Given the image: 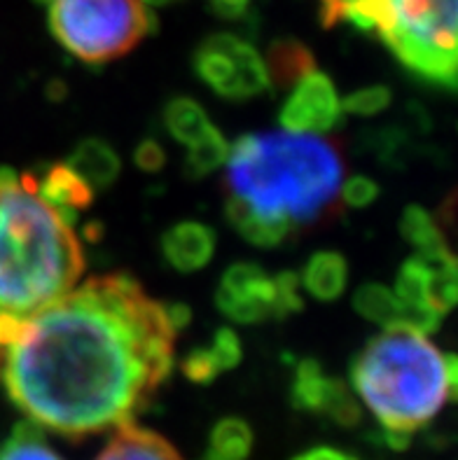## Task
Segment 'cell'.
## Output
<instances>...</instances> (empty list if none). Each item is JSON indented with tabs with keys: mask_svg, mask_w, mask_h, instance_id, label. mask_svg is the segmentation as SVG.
<instances>
[{
	"mask_svg": "<svg viewBox=\"0 0 458 460\" xmlns=\"http://www.w3.org/2000/svg\"><path fill=\"white\" fill-rule=\"evenodd\" d=\"M175 334L134 276H94L19 318L0 346V385L33 426L89 438L152 402L174 367Z\"/></svg>",
	"mask_w": 458,
	"mask_h": 460,
	"instance_id": "6da1fadb",
	"label": "cell"
},
{
	"mask_svg": "<svg viewBox=\"0 0 458 460\" xmlns=\"http://www.w3.org/2000/svg\"><path fill=\"white\" fill-rule=\"evenodd\" d=\"M344 150L295 131L246 134L225 162L227 220L257 248H276L342 213Z\"/></svg>",
	"mask_w": 458,
	"mask_h": 460,
	"instance_id": "7a4b0ae2",
	"label": "cell"
},
{
	"mask_svg": "<svg viewBox=\"0 0 458 460\" xmlns=\"http://www.w3.org/2000/svg\"><path fill=\"white\" fill-rule=\"evenodd\" d=\"M85 251L33 173L0 166V314L31 315L77 286Z\"/></svg>",
	"mask_w": 458,
	"mask_h": 460,
	"instance_id": "3957f363",
	"label": "cell"
},
{
	"mask_svg": "<svg viewBox=\"0 0 458 460\" xmlns=\"http://www.w3.org/2000/svg\"><path fill=\"white\" fill-rule=\"evenodd\" d=\"M351 381L391 447L402 449L456 397V358L445 356L428 334L386 327L358 353Z\"/></svg>",
	"mask_w": 458,
	"mask_h": 460,
	"instance_id": "277c9868",
	"label": "cell"
},
{
	"mask_svg": "<svg viewBox=\"0 0 458 460\" xmlns=\"http://www.w3.org/2000/svg\"><path fill=\"white\" fill-rule=\"evenodd\" d=\"M372 31L414 77L456 89V0H379Z\"/></svg>",
	"mask_w": 458,
	"mask_h": 460,
	"instance_id": "5b68a950",
	"label": "cell"
},
{
	"mask_svg": "<svg viewBox=\"0 0 458 460\" xmlns=\"http://www.w3.org/2000/svg\"><path fill=\"white\" fill-rule=\"evenodd\" d=\"M155 17L140 0H52L54 38L85 64L127 57L150 31Z\"/></svg>",
	"mask_w": 458,
	"mask_h": 460,
	"instance_id": "8992f818",
	"label": "cell"
},
{
	"mask_svg": "<svg viewBox=\"0 0 458 460\" xmlns=\"http://www.w3.org/2000/svg\"><path fill=\"white\" fill-rule=\"evenodd\" d=\"M215 306L229 321L241 325L288 318L302 311L300 279L292 271L272 276L260 264H234L222 274L215 290Z\"/></svg>",
	"mask_w": 458,
	"mask_h": 460,
	"instance_id": "52a82bcc",
	"label": "cell"
},
{
	"mask_svg": "<svg viewBox=\"0 0 458 460\" xmlns=\"http://www.w3.org/2000/svg\"><path fill=\"white\" fill-rule=\"evenodd\" d=\"M194 70L218 96L248 101L269 89L265 58L250 42L232 33H215L194 52Z\"/></svg>",
	"mask_w": 458,
	"mask_h": 460,
	"instance_id": "ba28073f",
	"label": "cell"
},
{
	"mask_svg": "<svg viewBox=\"0 0 458 460\" xmlns=\"http://www.w3.org/2000/svg\"><path fill=\"white\" fill-rule=\"evenodd\" d=\"M342 101L335 82L319 68L304 75L281 108V124L295 134H328L342 124Z\"/></svg>",
	"mask_w": 458,
	"mask_h": 460,
	"instance_id": "9c48e42d",
	"label": "cell"
},
{
	"mask_svg": "<svg viewBox=\"0 0 458 460\" xmlns=\"http://www.w3.org/2000/svg\"><path fill=\"white\" fill-rule=\"evenodd\" d=\"M291 402L295 409L328 416L339 426H355L360 420V404L346 384L337 376H328L319 362L307 358L297 365L291 385Z\"/></svg>",
	"mask_w": 458,
	"mask_h": 460,
	"instance_id": "30bf717a",
	"label": "cell"
},
{
	"mask_svg": "<svg viewBox=\"0 0 458 460\" xmlns=\"http://www.w3.org/2000/svg\"><path fill=\"white\" fill-rule=\"evenodd\" d=\"M215 232L197 220H185L166 229L162 236V255L168 267L180 274L199 271L211 262L215 252Z\"/></svg>",
	"mask_w": 458,
	"mask_h": 460,
	"instance_id": "8fae6325",
	"label": "cell"
},
{
	"mask_svg": "<svg viewBox=\"0 0 458 460\" xmlns=\"http://www.w3.org/2000/svg\"><path fill=\"white\" fill-rule=\"evenodd\" d=\"M38 182V192L47 204L57 208L73 225L77 213L87 210L94 201V190L82 181V175L73 171L66 162H54L45 166Z\"/></svg>",
	"mask_w": 458,
	"mask_h": 460,
	"instance_id": "7c38bea8",
	"label": "cell"
},
{
	"mask_svg": "<svg viewBox=\"0 0 458 460\" xmlns=\"http://www.w3.org/2000/svg\"><path fill=\"white\" fill-rule=\"evenodd\" d=\"M96 460H183L164 435L127 420L117 426Z\"/></svg>",
	"mask_w": 458,
	"mask_h": 460,
	"instance_id": "4fadbf2b",
	"label": "cell"
},
{
	"mask_svg": "<svg viewBox=\"0 0 458 460\" xmlns=\"http://www.w3.org/2000/svg\"><path fill=\"white\" fill-rule=\"evenodd\" d=\"M400 234L407 243L417 251V257L428 262H442V260H456L447 234L437 227L436 217L421 206H409L400 217Z\"/></svg>",
	"mask_w": 458,
	"mask_h": 460,
	"instance_id": "5bb4252c",
	"label": "cell"
},
{
	"mask_svg": "<svg viewBox=\"0 0 458 460\" xmlns=\"http://www.w3.org/2000/svg\"><path fill=\"white\" fill-rule=\"evenodd\" d=\"M265 68L269 75V87L288 89L295 87L297 82L313 73L319 66H316L313 52L304 42L295 38H283V40L272 42L265 58Z\"/></svg>",
	"mask_w": 458,
	"mask_h": 460,
	"instance_id": "9a60e30c",
	"label": "cell"
},
{
	"mask_svg": "<svg viewBox=\"0 0 458 460\" xmlns=\"http://www.w3.org/2000/svg\"><path fill=\"white\" fill-rule=\"evenodd\" d=\"M304 290L319 302H335L344 295L348 283L346 257L337 251H320L309 257L304 264L302 280Z\"/></svg>",
	"mask_w": 458,
	"mask_h": 460,
	"instance_id": "2e32d148",
	"label": "cell"
},
{
	"mask_svg": "<svg viewBox=\"0 0 458 460\" xmlns=\"http://www.w3.org/2000/svg\"><path fill=\"white\" fill-rule=\"evenodd\" d=\"M66 164L77 171L82 181L92 190H108L122 171V162L117 157V152L101 138L82 140Z\"/></svg>",
	"mask_w": 458,
	"mask_h": 460,
	"instance_id": "e0dca14e",
	"label": "cell"
},
{
	"mask_svg": "<svg viewBox=\"0 0 458 460\" xmlns=\"http://www.w3.org/2000/svg\"><path fill=\"white\" fill-rule=\"evenodd\" d=\"M164 127L178 143L192 146L213 124H211L209 115H206V111L197 101L187 99V96H178V99L168 101L166 108H164Z\"/></svg>",
	"mask_w": 458,
	"mask_h": 460,
	"instance_id": "ac0fdd59",
	"label": "cell"
},
{
	"mask_svg": "<svg viewBox=\"0 0 458 460\" xmlns=\"http://www.w3.org/2000/svg\"><path fill=\"white\" fill-rule=\"evenodd\" d=\"M253 451V430L244 419L229 416L211 430L206 460H246Z\"/></svg>",
	"mask_w": 458,
	"mask_h": 460,
	"instance_id": "d6986e66",
	"label": "cell"
},
{
	"mask_svg": "<svg viewBox=\"0 0 458 460\" xmlns=\"http://www.w3.org/2000/svg\"><path fill=\"white\" fill-rule=\"evenodd\" d=\"M354 309L358 311L365 321L377 323L383 327L400 325V299L395 297V292L389 290L382 283H367L358 288L354 295Z\"/></svg>",
	"mask_w": 458,
	"mask_h": 460,
	"instance_id": "ffe728a7",
	"label": "cell"
},
{
	"mask_svg": "<svg viewBox=\"0 0 458 460\" xmlns=\"http://www.w3.org/2000/svg\"><path fill=\"white\" fill-rule=\"evenodd\" d=\"M227 155H229V143L222 136L220 128L211 127L197 143L187 146L185 171L190 178H203V175L213 173L215 169L225 166Z\"/></svg>",
	"mask_w": 458,
	"mask_h": 460,
	"instance_id": "44dd1931",
	"label": "cell"
},
{
	"mask_svg": "<svg viewBox=\"0 0 458 460\" xmlns=\"http://www.w3.org/2000/svg\"><path fill=\"white\" fill-rule=\"evenodd\" d=\"M0 460H64L45 442L40 428L31 420L19 423L0 447Z\"/></svg>",
	"mask_w": 458,
	"mask_h": 460,
	"instance_id": "7402d4cb",
	"label": "cell"
},
{
	"mask_svg": "<svg viewBox=\"0 0 458 460\" xmlns=\"http://www.w3.org/2000/svg\"><path fill=\"white\" fill-rule=\"evenodd\" d=\"M379 0H319L320 23L337 26L339 22L354 23L360 31H372Z\"/></svg>",
	"mask_w": 458,
	"mask_h": 460,
	"instance_id": "603a6c76",
	"label": "cell"
},
{
	"mask_svg": "<svg viewBox=\"0 0 458 460\" xmlns=\"http://www.w3.org/2000/svg\"><path fill=\"white\" fill-rule=\"evenodd\" d=\"M391 101H393V93L386 84H372V87L348 93L342 101V111L355 117H372L386 111Z\"/></svg>",
	"mask_w": 458,
	"mask_h": 460,
	"instance_id": "cb8c5ba5",
	"label": "cell"
},
{
	"mask_svg": "<svg viewBox=\"0 0 458 460\" xmlns=\"http://www.w3.org/2000/svg\"><path fill=\"white\" fill-rule=\"evenodd\" d=\"M206 346H209L213 360L218 362L220 372H229V369L237 367L238 362H241V356H244L241 339L229 327H220Z\"/></svg>",
	"mask_w": 458,
	"mask_h": 460,
	"instance_id": "d4e9b609",
	"label": "cell"
},
{
	"mask_svg": "<svg viewBox=\"0 0 458 460\" xmlns=\"http://www.w3.org/2000/svg\"><path fill=\"white\" fill-rule=\"evenodd\" d=\"M180 369L185 374L187 379L192 384H211L220 376V367H218V362L213 360L211 356L209 346H199V349H192L183 362H180Z\"/></svg>",
	"mask_w": 458,
	"mask_h": 460,
	"instance_id": "484cf974",
	"label": "cell"
},
{
	"mask_svg": "<svg viewBox=\"0 0 458 460\" xmlns=\"http://www.w3.org/2000/svg\"><path fill=\"white\" fill-rule=\"evenodd\" d=\"M377 197L379 185L367 175H354V178L344 181L342 192H339L342 206H348V208H367L377 201Z\"/></svg>",
	"mask_w": 458,
	"mask_h": 460,
	"instance_id": "4316f807",
	"label": "cell"
},
{
	"mask_svg": "<svg viewBox=\"0 0 458 460\" xmlns=\"http://www.w3.org/2000/svg\"><path fill=\"white\" fill-rule=\"evenodd\" d=\"M134 164L140 171H146V173H157L166 164V152H164V147L155 138L140 140L134 150Z\"/></svg>",
	"mask_w": 458,
	"mask_h": 460,
	"instance_id": "83f0119b",
	"label": "cell"
},
{
	"mask_svg": "<svg viewBox=\"0 0 458 460\" xmlns=\"http://www.w3.org/2000/svg\"><path fill=\"white\" fill-rule=\"evenodd\" d=\"M250 3L253 0H209V7L222 19H238L248 12Z\"/></svg>",
	"mask_w": 458,
	"mask_h": 460,
	"instance_id": "f1b7e54d",
	"label": "cell"
},
{
	"mask_svg": "<svg viewBox=\"0 0 458 460\" xmlns=\"http://www.w3.org/2000/svg\"><path fill=\"white\" fill-rule=\"evenodd\" d=\"M292 460H360V458L342 454V451H337V449H330V447H319V449H311L307 451V454L295 456Z\"/></svg>",
	"mask_w": 458,
	"mask_h": 460,
	"instance_id": "f546056e",
	"label": "cell"
},
{
	"mask_svg": "<svg viewBox=\"0 0 458 460\" xmlns=\"http://www.w3.org/2000/svg\"><path fill=\"white\" fill-rule=\"evenodd\" d=\"M166 315H168V323H171V327H174L175 332H180L183 327H187V323H190L192 318L190 309H187L185 304H171V306H166Z\"/></svg>",
	"mask_w": 458,
	"mask_h": 460,
	"instance_id": "4dcf8cb0",
	"label": "cell"
},
{
	"mask_svg": "<svg viewBox=\"0 0 458 460\" xmlns=\"http://www.w3.org/2000/svg\"><path fill=\"white\" fill-rule=\"evenodd\" d=\"M146 7H164V5H171L175 0H140Z\"/></svg>",
	"mask_w": 458,
	"mask_h": 460,
	"instance_id": "1f68e13d",
	"label": "cell"
},
{
	"mask_svg": "<svg viewBox=\"0 0 458 460\" xmlns=\"http://www.w3.org/2000/svg\"><path fill=\"white\" fill-rule=\"evenodd\" d=\"M33 3H38V5H49L52 0H33Z\"/></svg>",
	"mask_w": 458,
	"mask_h": 460,
	"instance_id": "d6a6232c",
	"label": "cell"
}]
</instances>
